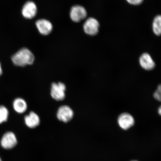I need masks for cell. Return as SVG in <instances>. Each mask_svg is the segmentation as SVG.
<instances>
[{
  "instance_id": "1",
  "label": "cell",
  "mask_w": 161,
  "mask_h": 161,
  "mask_svg": "<svg viewBox=\"0 0 161 161\" xmlns=\"http://www.w3.org/2000/svg\"><path fill=\"white\" fill-rule=\"evenodd\" d=\"M12 60L15 65L23 67L33 64L35 61V56L29 49L23 48L12 56Z\"/></svg>"
},
{
  "instance_id": "2",
  "label": "cell",
  "mask_w": 161,
  "mask_h": 161,
  "mask_svg": "<svg viewBox=\"0 0 161 161\" xmlns=\"http://www.w3.org/2000/svg\"><path fill=\"white\" fill-rule=\"evenodd\" d=\"M100 25L97 19L93 17L88 18L83 25L84 32L88 35L95 36L99 33Z\"/></svg>"
},
{
  "instance_id": "3",
  "label": "cell",
  "mask_w": 161,
  "mask_h": 161,
  "mask_svg": "<svg viewBox=\"0 0 161 161\" xmlns=\"http://www.w3.org/2000/svg\"><path fill=\"white\" fill-rule=\"evenodd\" d=\"M87 13L83 7L80 5L73 6L70 9V16L72 21L79 23L86 19Z\"/></svg>"
},
{
  "instance_id": "4",
  "label": "cell",
  "mask_w": 161,
  "mask_h": 161,
  "mask_svg": "<svg viewBox=\"0 0 161 161\" xmlns=\"http://www.w3.org/2000/svg\"><path fill=\"white\" fill-rule=\"evenodd\" d=\"M66 86L61 82L58 83H52L51 90V95L54 99L57 101L63 100L65 98Z\"/></svg>"
},
{
  "instance_id": "5",
  "label": "cell",
  "mask_w": 161,
  "mask_h": 161,
  "mask_svg": "<svg viewBox=\"0 0 161 161\" xmlns=\"http://www.w3.org/2000/svg\"><path fill=\"white\" fill-rule=\"evenodd\" d=\"M17 140L13 132H6L3 136L1 140V145L5 149H11L16 146Z\"/></svg>"
},
{
  "instance_id": "6",
  "label": "cell",
  "mask_w": 161,
  "mask_h": 161,
  "mask_svg": "<svg viewBox=\"0 0 161 161\" xmlns=\"http://www.w3.org/2000/svg\"><path fill=\"white\" fill-rule=\"evenodd\" d=\"M118 122L120 128L126 130L134 126L135 120L133 117L130 114L128 113H124L118 117Z\"/></svg>"
},
{
  "instance_id": "7",
  "label": "cell",
  "mask_w": 161,
  "mask_h": 161,
  "mask_svg": "<svg viewBox=\"0 0 161 161\" xmlns=\"http://www.w3.org/2000/svg\"><path fill=\"white\" fill-rule=\"evenodd\" d=\"M57 116L59 120L66 123L72 119L74 116V112L69 107L62 106L58 109Z\"/></svg>"
},
{
  "instance_id": "8",
  "label": "cell",
  "mask_w": 161,
  "mask_h": 161,
  "mask_svg": "<svg viewBox=\"0 0 161 161\" xmlns=\"http://www.w3.org/2000/svg\"><path fill=\"white\" fill-rule=\"evenodd\" d=\"M37 13V6L33 2H27L22 9V14L26 19H33L35 17Z\"/></svg>"
},
{
  "instance_id": "9",
  "label": "cell",
  "mask_w": 161,
  "mask_h": 161,
  "mask_svg": "<svg viewBox=\"0 0 161 161\" xmlns=\"http://www.w3.org/2000/svg\"><path fill=\"white\" fill-rule=\"evenodd\" d=\"M139 62L142 68L147 70H152L156 66L152 57L149 54L147 53H143L140 56Z\"/></svg>"
},
{
  "instance_id": "10",
  "label": "cell",
  "mask_w": 161,
  "mask_h": 161,
  "mask_svg": "<svg viewBox=\"0 0 161 161\" xmlns=\"http://www.w3.org/2000/svg\"><path fill=\"white\" fill-rule=\"evenodd\" d=\"M36 25L40 33L43 35H49L53 29V26L50 22L45 19H40L36 22Z\"/></svg>"
},
{
  "instance_id": "11",
  "label": "cell",
  "mask_w": 161,
  "mask_h": 161,
  "mask_svg": "<svg viewBox=\"0 0 161 161\" xmlns=\"http://www.w3.org/2000/svg\"><path fill=\"white\" fill-rule=\"evenodd\" d=\"M25 119L26 125L29 128H35L40 124L39 116L33 112H30L29 115L25 116Z\"/></svg>"
},
{
  "instance_id": "12",
  "label": "cell",
  "mask_w": 161,
  "mask_h": 161,
  "mask_svg": "<svg viewBox=\"0 0 161 161\" xmlns=\"http://www.w3.org/2000/svg\"><path fill=\"white\" fill-rule=\"evenodd\" d=\"M13 107L16 112L19 114L23 113L27 108V103L21 98H17L13 103Z\"/></svg>"
},
{
  "instance_id": "13",
  "label": "cell",
  "mask_w": 161,
  "mask_h": 161,
  "mask_svg": "<svg viewBox=\"0 0 161 161\" xmlns=\"http://www.w3.org/2000/svg\"><path fill=\"white\" fill-rule=\"evenodd\" d=\"M152 29L154 33L157 36H159L161 34V16L157 15L153 20Z\"/></svg>"
},
{
  "instance_id": "14",
  "label": "cell",
  "mask_w": 161,
  "mask_h": 161,
  "mask_svg": "<svg viewBox=\"0 0 161 161\" xmlns=\"http://www.w3.org/2000/svg\"><path fill=\"white\" fill-rule=\"evenodd\" d=\"M8 115L7 108L3 106H0V124L7 121Z\"/></svg>"
},
{
  "instance_id": "15",
  "label": "cell",
  "mask_w": 161,
  "mask_h": 161,
  "mask_svg": "<svg viewBox=\"0 0 161 161\" xmlns=\"http://www.w3.org/2000/svg\"><path fill=\"white\" fill-rule=\"evenodd\" d=\"M153 96L155 99L158 101H161V86L160 85L158 86V89L154 92Z\"/></svg>"
},
{
  "instance_id": "16",
  "label": "cell",
  "mask_w": 161,
  "mask_h": 161,
  "mask_svg": "<svg viewBox=\"0 0 161 161\" xmlns=\"http://www.w3.org/2000/svg\"><path fill=\"white\" fill-rule=\"evenodd\" d=\"M144 0H126L128 3L134 6L140 5L143 3Z\"/></svg>"
},
{
  "instance_id": "17",
  "label": "cell",
  "mask_w": 161,
  "mask_h": 161,
  "mask_svg": "<svg viewBox=\"0 0 161 161\" xmlns=\"http://www.w3.org/2000/svg\"><path fill=\"white\" fill-rule=\"evenodd\" d=\"M3 74V70H2L1 63H0V76Z\"/></svg>"
},
{
  "instance_id": "18",
  "label": "cell",
  "mask_w": 161,
  "mask_h": 161,
  "mask_svg": "<svg viewBox=\"0 0 161 161\" xmlns=\"http://www.w3.org/2000/svg\"><path fill=\"white\" fill-rule=\"evenodd\" d=\"M158 114H161V107H160L159 108V109H158Z\"/></svg>"
},
{
  "instance_id": "19",
  "label": "cell",
  "mask_w": 161,
  "mask_h": 161,
  "mask_svg": "<svg viewBox=\"0 0 161 161\" xmlns=\"http://www.w3.org/2000/svg\"><path fill=\"white\" fill-rule=\"evenodd\" d=\"M0 161H2L1 158H0Z\"/></svg>"
},
{
  "instance_id": "20",
  "label": "cell",
  "mask_w": 161,
  "mask_h": 161,
  "mask_svg": "<svg viewBox=\"0 0 161 161\" xmlns=\"http://www.w3.org/2000/svg\"><path fill=\"white\" fill-rule=\"evenodd\" d=\"M136 161V160H132V161Z\"/></svg>"
}]
</instances>
